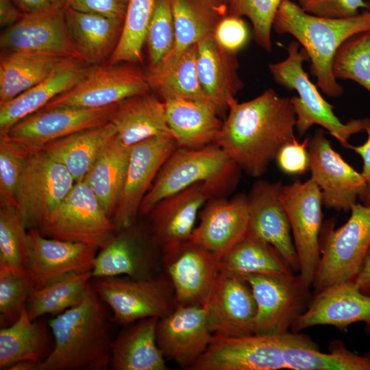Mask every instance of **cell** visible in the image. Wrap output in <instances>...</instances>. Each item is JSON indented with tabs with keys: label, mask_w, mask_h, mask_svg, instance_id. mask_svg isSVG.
<instances>
[{
	"label": "cell",
	"mask_w": 370,
	"mask_h": 370,
	"mask_svg": "<svg viewBox=\"0 0 370 370\" xmlns=\"http://www.w3.org/2000/svg\"><path fill=\"white\" fill-rule=\"evenodd\" d=\"M228 114L214 142L253 177H260L286 144L296 139V114L291 97L269 88L242 103H228Z\"/></svg>",
	"instance_id": "1"
},
{
	"label": "cell",
	"mask_w": 370,
	"mask_h": 370,
	"mask_svg": "<svg viewBox=\"0 0 370 370\" xmlns=\"http://www.w3.org/2000/svg\"><path fill=\"white\" fill-rule=\"evenodd\" d=\"M106 306L90 282L82 303L50 319L53 347L38 370L110 369L111 319Z\"/></svg>",
	"instance_id": "2"
},
{
	"label": "cell",
	"mask_w": 370,
	"mask_h": 370,
	"mask_svg": "<svg viewBox=\"0 0 370 370\" xmlns=\"http://www.w3.org/2000/svg\"><path fill=\"white\" fill-rule=\"evenodd\" d=\"M273 29L295 38L308 56L310 71L317 79V86L330 97H338L344 89L333 75L334 56L349 38L370 31V11L348 18H327L306 12L292 0H283L275 16Z\"/></svg>",
	"instance_id": "3"
},
{
	"label": "cell",
	"mask_w": 370,
	"mask_h": 370,
	"mask_svg": "<svg viewBox=\"0 0 370 370\" xmlns=\"http://www.w3.org/2000/svg\"><path fill=\"white\" fill-rule=\"evenodd\" d=\"M241 168L217 144L200 149L177 147L145 195L139 215L148 216L162 199L204 182L212 198L226 197L238 184Z\"/></svg>",
	"instance_id": "4"
},
{
	"label": "cell",
	"mask_w": 370,
	"mask_h": 370,
	"mask_svg": "<svg viewBox=\"0 0 370 370\" xmlns=\"http://www.w3.org/2000/svg\"><path fill=\"white\" fill-rule=\"evenodd\" d=\"M297 40L286 47L287 58L269 64V71L275 83L289 90H296L298 96L291 97L295 114V130L303 136L314 125H319L334 136L340 144L349 148L348 140L353 134L366 132L370 129V119H352L342 123L333 112L334 107L319 93L317 85L308 78L303 62L308 56Z\"/></svg>",
	"instance_id": "5"
},
{
	"label": "cell",
	"mask_w": 370,
	"mask_h": 370,
	"mask_svg": "<svg viewBox=\"0 0 370 370\" xmlns=\"http://www.w3.org/2000/svg\"><path fill=\"white\" fill-rule=\"evenodd\" d=\"M296 343L317 344L308 335L289 331L241 337L213 335L205 352L189 370L285 369L284 349Z\"/></svg>",
	"instance_id": "6"
},
{
	"label": "cell",
	"mask_w": 370,
	"mask_h": 370,
	"mask_svg": "<svg viewBox=\"0 0 370 370\" xmlns=\"http://www.w3.org/2000/svg\"><path fill=\"white\" fill-rule=\"evenodd\" d=\"M90 283L110 308L111 321L122 326L143 319L162 318L177 306L173 286L164 275L148 279L99 277Z\"/></svg>",
	"instance_id": "7"
},
{
	"label": "cell",
	"mask_w": 370,
	"mask_h": 370,
	"mask_svg": "<svg viewBox=\"0 0 370 370\" xmlns=\"http://www.w3.org/2000/svg\"><path fill=\"white\" fill-rule=\"evenodd\" d=\"M45 236L106 247L116 232L111 219L86 182H75L62 201L39 223Z\"/></svg>",
	"instance_id": "8"
},
{
	"label": "cell",
	"mask_w": 370,
	"mask_h": 370,
	"mask_svg": "<svg viewBox=\"0 0 370 370\" xmlns=\"http://www.w3.org/2000/svg\"><path fill=\"white\" fill-rule=\"evenodd\" d=\"M347 221L327 235L312 286L314 293L354 281L370 249V204L356 203Z\"/></svg>",
	"instance_id": "9"
},
{
	"label": "cell",
	"mask_w": 370,
	"mask_h": 370,
	"mask_svg": "<svg viewBox=\"0 0 370 370\" xmlns=\"http://www.w3.org/2000/svg\"><path fill=\"white\" fill-rule=\"evenodd\" d=\"M243 277L250 284L256 301L257 334L288 332L306 310L313 296L311 287L295 273Z\"/></svg>",
	"instance_id": "10"
},
{
	"label": "cell",
	"mask_w": 370,
	"mask_h": 370,
	"mask_svg": "<svg viewBox=\"0 0 370 370\" xmlns=\"http://www.w3.org/2000/svg\"><path fill=\"white\" fill-rule=\"evenodd\" d=\"M151 90L146 73L133 66L91 65L75 85L40 110L54 108H102Z\"/></svg>",
	"instance_id": "11"
},
{
	"label": "cell",
	"mask_w": 370,
	"mask_h": 370,
	"mask_svg": "<svg viewBox=\"0 0 370 370\" xmlns=\"http://www.w3.org/2000/svg\"><path fill=\"white\" fill-rule=\"evenodd\" d=\"M280 197L286 211L299 264V276L312 287L321 260L319 232L322 224L320 188L310 178L295 180L281 188Z\"/></svg>",
	"instance_id": "12"
},
{
	"label": "cell",
	"mask_w": 370,
	"mask_h": 370,
	"mask_svg": "<svg viewBox=\"0 0 370 370\" xmlns=\"http://www.w3.org/2000/svg\"><path fill=\"white\" fill-rule=\"evenodd\" d=\"M75 183L67 169L45 151L31 153L16 193L17 208L26 227H37L62 201Z\"/></svg>",
	"instance_id": "13"
},
{
	"label": "cell",
	"mask_w": 370,
	"mask_h": 370,
	"mask_svg": "<svg viewBox=\"0 0 370 370\" xmlns=\"http://www.w3.org/2000/svg\"><path fill=\"white\" fill-rule=\"evenodd\" d=\"M177 147L174 138L168 136H153L131 147L124 183L111 217L116 230L136 224L145 195Z\"/></svg>",
	"instance_id": "14"
},
{
	"label": "cell",
	"mask_w": 370,
	"mask_h": 370,
	"mask_svg": "<svg viewBox=\"0 0 370 370\" xmlns=\"http://www.w3.org/2000/svg\"><path fill=\"white\" fill-rule=\"evenodd\" d=\"M116 103L98 108L39 110L17 122L0 137L31 153L53 140L109 123Z\"/></svg>",
	"instance_id": "15"
},
{
	"label": "cell",
	"mask_w": 370,
	"mask_h": 370,
	"mask_svg": "<svg viewBox=\"0 0 370 370\" xmlns=\"http://www.w3.org/2000/svg\"><path fill=\"white\" fill-rule=\"evenodd\" d=\"M177 306H205L221 272L219 259L190 240L161 249Z\"/></svg>",
	"instance_id": "16"
},
{
	"label": "cell",
	"mask_w": 370,
	"mask_h": 370,
	"mask_svg": "<svg viewBox=\"0 0 370 370\" xmlns=\"http://www.w3.org/2000/svg\"><path fill=\"white\" fill-rule=\"evenodd\" d=\"M309 169L319 186L323 205L336 211H350L365 191L364 179L331 146L324 131L317 130L310 138Z\"/></svg>",
	"instance_id": "17"
},
{
	"label": "cell",
	"mask_w": 370,
	"mask_h": 370,
	"mask_svg": "<svg viewBox=\"0 0 370 370\" xmlns=\"http://www.w3.org/2000/svg\"><path fill=\"white\" fill-rule=\"evenodd\" d=\"M0 46L3 51L44 53L84 62L68 29L64 8L60 7L24 14L1 32Z\"/></svg>",
	"instance_id": "18"
},
{
	"label": "cell",
	"mask_w": 370,
	"mask_h": 370,
	"mask_svg": "<svg viewBox=\"0 0 370 370\" xmlns=\"http://www.w3.org/2000/svg\"><path fill=\"white\" fill-rule=\"evenodd\" d=\"M205 306L213 335L255 334L256 304L251 286L243 276L221 270Z\"/></svg>",
	"instance_id": "19"
},
{
	"label": "cell",
	"mask_w": 370,
	"mask_h": 370,
	"mask_svg": "<svg viewBox=\"0 0 370 370\" xmlns=\"http://www.w3.org/2000/svg\"><path fill=\"white\" fill-rule=\"evenodd\" d=\"M206 306H177L158 319L156 341L165 358L185 369L205 352L212 338Z\"/></svg>",
	"instance_id": "20"
},
{
	"label": "cell",
	"mask_w": 370,
	"mask_h": 370,
	"mask_svg": "<svg viewBox=\"0 0 370 370\" xmlns=\"http://www.w3.org/2000/svg\"><path fill=\"white\" fill-rule=\"evenodd\" d=\"M28 267L35 290L73 273L92 272L99 249L82 243L43 236L37 227L28 229Z\"/></svg>",
	"instance_id": "21"
},
{
	"label": "cell",
	"mask_w": 370,
	"mask_h": 370,
	"mask_svg": "<svg viewBox=\"0 0 370 370\" xmlns=\"http://www.w3.org/2000/svg\"><path fill=\"white\" fill-rule=\"evenodd\" d=\"M282 184L256 180L247 195L249 208V234L273 246L294 273L299 264L291 234L289 219L282 201Z\"/></svg>",
	"instance_id": "22"
},
{
	"label": "cell",
	"mask_w": 370,
	"mask_h": 370,
	"mask_svg": "<svg viewBox=\"0 0 370 370\" xmlns=\"http://www.w3.org/2000/svg\"><path fill=\"white\" fill-rule=\"evenodd\" d=\"M200 222L190 240L214 255L219 260L248 232L247 195L208 199L199 214Z\"/></svg>",
	"instance_id": "23"
},
{
	"label": "cell",
	"mask_w": 370,
	"mask_h": 370,
	"mask_svg": "<svg viewBox=\"0 0 370 370\" xmlns=\"http://www.w3.org/2000/svg\"><path fill=\"white\" fill-rule=\"evenodd\" d=\"M362 322L370 335V295L362 293L354 281L341 282L314 293L303 314L293 324L292 332L314 325H332L345 330Z\"/></svg>",
	"instance_id": "24"
},
{
	"label": "cell",
	"mask_w": 370,
	"mask_h": 370,
	"mask_svg": "<svg viewBox=\"0 0 370 370\" xmlns=\"http://www.w3.org/2000/svg\"><path fill=\"white\" fill-rule=\"evenodd\" d=\"M136 224L117 230L108 244L97 253L92 278L126 275L133 279H148L158 275L162 266L153 239L144 241Z\"/></svg>",
	"instance_id": "25"
},
{
	"label": "cell",
	"mask_w": 370,
	"mask_h": 370,
	"mask_svg": "<svg viewBox=\"0 0 370 370\" xmlns=\"http://www.w3.org/2000/svg\"><path fill=\"white\" fill-rule=\"evenodd\" d=\"M212 199L204 182L162 199L148 214L149 230L160 249L190 240L200 209Z\"/></svg>",
	"instance_id": "26"
},
{
	"label": "cell",
	"mask_w": 370,
	"mask_h": 370,
	"mask_svg": "<svg viewBox=\"0 0 370 370\" xmlns=\"http://www.w3.org/2000/svg\"><path fill=\"white\" fill-rule=\"evenodd\" d=\"M197 46V68L200 84L219 116H225L229 101L244 87L238 74L236 53L223 49L213 34L203 38Z\"/></svg>",
	"instance_id": "27"
},
{
	"label": "cell",
	"mask_w": 370,
	"mask_h": 370,
	"mask_svg": "<svg viewBox=\"0 0 370 370\" xmlns=\"http://www.w3.org/2000/svg\"><path fill=\"white\" fill-rule=\"evenodd\" d=\"M169 127L177 147L200 149L214 143L223 122L209 101L165 97Z\"/></svg>",
	"instance_id": "28"
},
{
	"label": "cell",
	"mask_w": 370,
	"mask_h": 370,
	"mask_svg": "<svg viewBox=\"0 0 370 370\" xmlns=\"http://www.w3.org/2000/svg\"><path fill=\"white\" fill-rule=\"evenodd\" d=\"M110 123L119 140L133 145L157 136H172L165 105L151 91L137 94L116 103Z\"/></svg>",
	"instance_id": "29"
},
{
	"label": "cell",
	"mask_w": 370,
	"mask_h": 370,
	"mask_svg": "<svg viewBox=\"0 0 370 370\" xmlns=\"http://www.w3.org/2000/svg\"><path fill=\"white\" fill-rule=\"evenodd\" d=\"M158 318H146L126 326L112 340V370H166L156 341Z\"/></svg>",
	"instance_id": "30"
},
{
	"label": "cell",
	"mask_w": 370,
	"mask_h": 370,
	"mask_svg": "<svg viewBox=\"0 0 370 370\" xmlns=\"http://www.w3.org/2000/svg\"><path fill=\"white\" fill-rule=\"evenodd\" d=\"M84 64L76 60H69L40 83L0 104V136L75 85L87 69Z\"/></svg>",
	"instance_id": "31"
},
{
	"label": "cell",
	"mask_w": 370,
	"mask_h": 370,
	"mask_svg": "<svg viewBox=\"0 0 370 370\" xmlns=\"http://www.w3.org/2000/svg\"><path fill=\"white\" fill-rule=\"evenodd\" d=\"M64 14L71 38L84 62H108L119 41L123 22L69 8H64Z\"/></svg>",
	"instance_id": "32"
},
{
	"label": "cell",
	"mask_w": 370,
	"mask_h": 370,
	"mask_svg": "<svg viewBox=\"0 0 370 370\" xmlns=\"http://www.w3.org/2000/svg\"><path fill=\"white\" fill-rule=\"evenodd\" d=\"M110 122L50 142L41 149L69 171L75 182L84 180L108 143L116 136Z\"/></svg>",
	"instance_id": "33"
},
{
	"label": "cell",
	"mask_w": 370,
	"mask_h": 370,
	"mask_svg": "<svg viewBox=\"0 0 370 370\" xmlns=\"http://www.w3.org/2000/svg\"><path fill=\"white\" fill-rule=\"evenodd\" d=\"M71 60L38 53L2 51L0 58V104L40 83Z\"/></svg>",
	"instance_id": "34"
},
{
	"label": "cell",
	"mask_w": 370,
	"mask_h": 370,
	"mask_svg": "<svg viewBox=\"0 0 370 370\" xmlns=\"http://www.w3.org/2000/svg\"><path fill=\"white\" fill-rule=\"evenodd\" d=\"M49 323L32 321L27 308L12 324L0 330V369L8 370L13 364L23 360L39 364L51 354Z\"/></svg>",
	"instance_id": "35"
},
{
	"label": "cell",
	"mask_w": 370,
	"mask_h": 370,
	"mask_svg": "<svg viewBox=\"0 0 370 370\" xmlns=\"http://www.w3.org/2000/svg\"><path fill=\"white\" fill-rule=\"evenodd\" d=\"M197 44L149 68L146 75L151 89L158 91L163 98L209 101L199 79Z\"/></svg>",
	"instance_id": "36"
},
{
	"label": "cell",
	"mask_w": 370,
	"mask_h": 370,
	"mask_svg": "<svg viewBox=\"0 0 370 370\" xmlns=\"http://www.w3.org/2000/svg\"><path fill=\"white\" fill-rule=\"evenodd\" d=\"M131 147L116 136L108 143L84 180L111 219L124 183Z\"/></svg>",
	"instance_id": "37"
},
{
	"label": "cell",
	"mask_w": 370,
	"mask_h": 370,
	"mask_svg": "<svg viewBox=\"0 0 370 370\" xmlns=\"http://www.w3.org/2000/svg\"><path fill=\"white\" fill-rule=\"evenodd\" d=\"M170 1L175 42L166 58L179 55L205 36L213 34L218 23L226 16V13L209 0Z\"/></svg>",
	"instance_id": "38"
},
{
	"label": "cell",
	"mask_w": 370,
	"mask_h": 370,
	"mask_svg": "<svg viewBox=\"0 0 370 370\" xmlns=\"http://www.w3.org/2000/svg\"><path fill=\"white\" fill-rule=\"evenodd\" d=\"M219 263L221 270L241 276L294 273L273 246L249 233L222 256Z\"/></svg>",
	"instance_id": "39"
},
{
	"label": "cell",
	"mask_w": 370,
	"mask_h": 370,
	"mask_svg": "<svg viewBox=\"0 0 370 370\" xmlns=\"http://www.w3.org/2000/svg\"><path fill=\"white\" fill-rule=\"evenodd\" d=\"M92 278V272L73 273L33 291L27 312L32 321L45 314L56 316L84 300Z\"/></svg>",
	"instance_id": "40"
},
{
	"label": "cell",
	"mask_w": 370,
	"mask_h": 370,
	"mask_svg": "<svg viewBox=\"0 0 370 370\" xmlns=\"http://www.w3.org/2000/svg\"><path fill=\"white\" fill-rule=\"evenodd\" d=\"M286 369L293 370H370V360L349 350L343 341L336 340L323 353L306 344H292L284 352Z\"/></svg>",
	"instance_id": "41"
},
{
	"label": "cell",
	"mask_w": 370,
	"mask_h": 370,
	"mask_svg": "<svg viewBox=\"0 0 370 370\" xmlns=\"http://www.w3.org/2000/svg\"><path fill=\"white\" fill-rule=\"evenodd\" d=\"M156 1L128 0L120 39L107 64L143 62V47Z\"/></svg>",
	"instance_id": "42"
},
{
	"label": "cell",
	"mask_w": 370,
	"mask_h": 370,
	"mask_svg": "<svg viewBox=\"0 0 370 370\" xmlns=\"http://www.w3.org/2000/svg\"><path fill=\"white\" fill-rule=\"evenodd\" d=\"M338 79H350L370 92V31L354 34L338 49L332 64Z\"/></svg>",
	"instance_id": "43"
},
{
	"label": "cell",
	"mask_w": 370,
	"mask_h": 370,
	"mask_svg": "<svg viewBox=\"0 0 370 370\" xmlns=\"http://www.w3.org/2000/svg\"><path fill=\"white\" fill-rule=\"evenodd\" d=\"M29 254L28 229L20 212L0 204V264L27 269Z\"/></svg>",
	"instance_id": "44"
},
{
	"label": "cell",
	"mask_w": 370,
	"mask_h": 370,
	"mask_svg": "<svg viewBox=\"0 0 370 370\" xmlns=\"http://www.w3.org/2000/svg\"><path fill=\"white\" fill-rule=\"evenodd\" d=\"M34 289L28 269L0 264L1 322L8 325L14 323L27 308Z\"/></svg>",
	"instance_id": "45"
},
{
	"label": "cell",
	"mask_w": 370,
	"mask_h": 370,
	"mask_svg": "<svg viewBox=\"0 0 370 370\" xmlns=\"http://www.w3.org/2000/svg\"><path fill=\"white\" fill-rule=\"evenodd\" d=\"M282 1L229 0L228 13L229 15L248 18L252 25L254 40L270 53L273 23Z\"/></svg>",
	"instance_id": "46"
},
{
	"label": "cell",
	"mask_w": 370,
	"mask_h": 370,
	"mask_svg": "<svg viewBox=\"0 0 370 370\" xmlns=\"http://www.w3.org/2000/svg\"><path fill=\"white\" fill-rule=\"evenodd\" d=\"M150 67L158 66L173 50L175 31L170 0H157L146 40Z\"/></svg>",
	"instance_id": "47"
},
{
	"label": "cell",
	"mask_w": 370,
	"mask_h": 370,
	"mask_svg": "<svg viewBox=\"0 0 370 370\" xmlns=\"http://www.w3.org/2000/svg\"><path fill=\"white\" fill-rule=\"evenodd\" d=\"M29 154L15 143L0 137V204L17 208V189Z\"/></svg>",
	"instance_id": "48"
},
{
	"label": "cell",
	"mask_w": 370,
	"mask_h": 370,
	"mask_svg": "<svg viewBox=\"0 0 370 370\" xmlns=\"http://www.w3.org/2000/svg\"><path fill=\"white\" fill-rule=\"evenodd\" d=\"M307 13L322 17L343 18L358 15L360 9H369L365 0H297Z\"/></svg>",
	"instance_id": "49"
},
{
	"label": "cell",
	"mask_w": 370,
	"mask_h": 370,
	"mask_svg": "<svg viewBox=\"0 0 370 370\" xmlns=\"http://www.w3.org/2000/svg\"><path fill=\"white\" fill-rule=\"evenodd\" d=\"M213 36L223 49L236 53L247 42L249 32L241 17L227 15L218 23Z\"/></svg>",
	"instance_id": "50"
},
{
	"label": "cell",
	"mask_w": 370,
	"mask_h": 370,
	"mask_svg": "<svg viewBox=\"0 0 370 370\" xmlns=\"http://www.w3.org/2000/svg\"><path fill=\"white\" fill-rule=\"evenodd\" d=\"M309 140L307 137L299 143L295 139L280 149L275 160L282 172L291 175H301L309 169Z\"/></svg>",
	"instance_id": "51"
},
{
	"label": "cell",
	"mask_w": 370,
	"mask_h": 370,
	"mask_svg": "<svg viewBox=\"0 0 370 370\" xmlns=\"http://www.w3.org/2000/svg\"><path fill=\"white\" fill-rule=\"evenodd\" d=\"M128 0H69L65 8L106 16L123 22Z\"/></svg>",
	"instance_id": "52"
},
{
	"label": "cell",
	"mask_w": 370,
	"mask_h": 370,
	"mask_svg": "<svg viewBox=\"0 0 370 370\" xmlns=\"http://www.w3.org/2000/svg\"><path fill=\"white\" fill-rule=\"evenodd\" d=\"M367 139L361 145H350L349 149L354 150L362 159V171L361 175L365 183V191L361 201L363 204H370V129L367 132Z\"/></svg>",
	"instance_id": "53"
},
{
	"label": "cell",
	"mask_w": 370,
	"mask_h": 370,
	"mask_svg": "<svg viewBox=\"0 0 370 370\" xmlns=\"http://www.w3.org/2000/svg\"><path fill=\"white\" fill-rule=\"evenodd\" d=\"M24 13L13 0H0V25L4 29L17 23Z\"/></svg>",
	"instance_id": "54"
},
{
	"label": "cell",
	"mask_w": 370,
	"mask_h": 370,
	"mask_svg": "<svg viewBox=\"0 0 370 370\" xmlns=\"http://www.w3.org/2000/svg\"><path fill=\"white\" fill-rule=\"evenodd\" d=\"M354 281L362 293L370 295V249Z\"/></svg>",
	"instance_id": "55"
},
{
	"label": "cell",
	"mask_w": 370,
	"mask_h": 370,
	"mask_svg": "<svg viewBox=\"0 0 370 370\" xmlns=\"http://www.w3.org/2000/svg\"><path fill=\"white\" fill-rule=\"evenodd\" d=\"M24 14L33 13L51 8L49 0H13Z\"/></svg>",
	"instance_id": "56"
},
{
	"label": "cell",
	"mask_w": 370,
	"mask_h": 370,
	"mask_svg": "<svg viewBox=\"0 0 370 370\" xmlns=\"http://www.w3.org/2000/svg\"><path fill=\"white\" fill-rule=\"evenodd\" d=\"M38 365L36 361L23 360L13 364L8 370H38Z\"/></svg>",
	"instance_id": "57"
},
{
	"label": "cell",
	"mask_w": 370,
	"mask_h": 370,
	"mask_svg": "<svg viewBox=\"0 0 370 370\" xmlns=\"http://www.w3.org/2000/svg\"><path fill=\"white\" fill-rule=\"evenodd\" d=\"M225 13L228 12L229 0H209Z\"/></svg>",
	"instance_id": "58"
},
{
	"label": "cell",
	"mask_w": 370,
	"mask_h": 370,
	"mask_svg": "<svg viewBox=\"0 0 370 370\" xmlns=\"http://www.w3.org/2000/svg\"><path fill=\"white\" fill-rule=\"evenodd\" d=\"M69 0H49L51 5L56 7L64 8Z\"/></svg>",
	"instance_id": "59"
},
{
	"label": "cell",
	"mask_w": 370,
	"mask_h": 370,
	"mask_svg": "<svg viewBox=\"0 0 370 370\" xmlns=\"http://www.w3.org/2000/svg\"><path fill=\"white\" fill-rule=\"evenodd\" d=\"M365 356H366L370 360V352L366 353Z\"/></svg>",
	"instance_id": "60"
}]
</instances>
